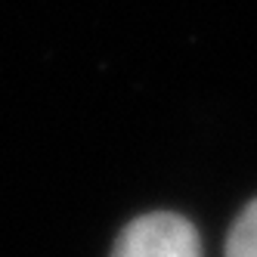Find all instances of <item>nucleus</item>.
<instances>
[{
    "label": "nucleus",
    "instance_id": "f257e3e1",
    "mask_svg": "<svg viewBox=\"0 0 257 257\" xmlns=\"http://www.w3.org/2000/svg\"><path fill=\"white\" fill-rule=\"evenodd\" d=\"M108 257H205L192 220L174 211H149L131 220Z\"/></svg>",
    "mask_w": 257,
    "mask_h": 257
},
{
    "label": "nucleus",
    "instance_id": "f03ea898",
    "mask_svg": "<svg viewBox=\"0 0 257 257\" xmlns=\"http://www.w3.org/2000/svg\"><path fill=\"white\" fill-rule=\"evenodd\" d=\"M223 257H257V198L248 201L242 214L232 220Z\"/></svg>",
    "mask_w": 257,
    "mask_h": 257
}]
</instances>
